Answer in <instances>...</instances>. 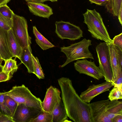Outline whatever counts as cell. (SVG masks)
I'll use <instances>...</instances> for the list:
<instances>
[{
	"label": "cell",
	"instance_id": "cell-25",
	"mask_svg": "<svg viewBox=\"0 0 122 122\" xmlns=\"http://www.w3.org/2000/svg\"><path fill=\"white\" fill-rule=\"evenodd\" d=\"M110 91L108 97L110 101L122 99V87L114 86Z\"/></svg>",
	"mask_w": 122,
	"mask_h": 122
},
{
	"label": "cell",
	"instance_id": "cell-15",
	"mask_svg": "<svg viewBox=\"0 0 122 122\" xmlns=\"http://www.w3.org/2000/svg\"><path fill=\"white\" fill-rule=\"evenodd\" d=\"M107 44L109 49L110 60L113 76L114 82L116 80L117 78L118 66L120 65L122 66L121 65L117 59L114 46L112 43Z\"/></svg>",
	"mask_w": 122,
	"mask_h": 122
},
{
	"label": "cell",
	"instance_id": "cell-12",
	"mask_svg": "<svg viewBox=\"0 0 122 122\" xmlns=\"http://www.w3.org/2000/svg\"><path fill=\"white\" fill-rule=\"evenodd\" d=\"M113 86V85L112 83L107 81L98 84H93L82 92L80 97L84 102L89 103L95 97L109 91Z\"/></svg>",
	"mask_w": 122,
	"mask_h": 122
},
{
	"label": "cell",
	"instance_id": "cell-32",
	"mask_svg": "<svg viewBox=\"0 0 122 122\" xmlns=\"http://www.w3.org/2000/svg\"><path fill=\"white\" fill-rule=\"evenodd\" d=\"M91 3L100 5H104L108 0H89Z\"/></svg>",
	"mask_w": 122,
	"mask_h": 122
},
{
	"label": "cell",
	"instance_id": "cell-29",
	"mask_svg": "<svg viewBox=\"0 0 122 122\" xmlns=\"http://www.w3.org/2000/svg\"><path fill=\"white\" fill-rule=\"evenodd\" d=\"M112 43L122 51V33L115 36L112 40Z\"/></svg>",
	"mask_w": 122,
	"mask_h": 122
},
{
	"label": "cell",
	"instance_id": "cell-10",
	"mask_svg": "<svg viewBox=\"0 0 122 122\" xmlns=\"http://www.w3.org/2000/svg\"><path fill=\"white\" fill-rule=\"evenodd\" d=\"M43 110L19 104L11 118L13 122H30Z\"/></svg>",
	"mask_w": 122,
	"mask_h": 122
},
{
	"label": "cell",
	"instance_id": "cell-16",
	"mask_svg": "<svg viewBox=\"0 0 122 122\" xmlns=\"http://www.w3.org/2000/svg\"><path fill=\"white\" fill-rule=\"evenodd\" d=\"M9 48L13 57L19 58L23 49L19 45L15 37L11 28L8 31Z\"/></svg>",
	"mask_w": 122,
	"mask_h": 122
},
{
	"label": "cell",
	"instance_id": "cell-1",
	"mask_svg": "<svg viewBox=\"0 0 122 122\" xmlns=\"http://www.w3.org/2000/svg\"><path fill=\"white\" fill-rule=\"evenodd\" d=\"M58 82L68 117L75 122H92L89 104L81 99L71 80L62 77L58 80Z\"/></svg>",
	"mask_w": 122,
	"mask_h": 122
},
{
	"label": "cell",
	"instance_id": "cell-17",
	"mask_svg": "<svg viewBox=\"0 0 122 122\" xmlns=\"http://www.w3.org/2000/svg\"><path fill=\"white\" fill-rule=\"evenodd\" d=\"M51 114L53 117L52 122H71L68 120L66 111L62 100L55 107Z\"/></svg>",
	"mask_w": 122,
	"mask_h": 122
},
{
	"label": "cell",
	"instance_id": "cell-19",
	"mask_svg": "<svg viewBox=\"0 0 122 122\" xmlns=\"http://www.w3.org/2000/svg\"><path fill=\"white\" fill-rule=\"evenodd\" d=\"M33 32L36 43L42 50H46L55 46L39 32L35 26H33Z\"/></svg>",
	"mask_w": 122,
	"mask_h": 122
},
{
	"label": "cell",
	"instance_id": "cell-4",
	"mask_svg": "<svg viewBox=\"0 0 122 122\" xmlns=\"http://www.w3.org/2000/svg\"><path fill=\"white\" fill-rule=\"evenodd\" d=\"M92 45L91 40L85 38L69 46L61 47V51L65 54L67 59L61 67H63L71 62L80 59L90 58L94 60L93 55L89 49V46Z\"/></svg>",
	"mask_w": 122,
	"mask_h": 122
},
{
	"label": "cell",
	"instance_id": "cell-38",
	"mask_svg": "<svg viewBox=\"0 0 122 122\" xmlns=\"http://www.w3.org/2000/svg\"><path fill=\"white\" fill-rule=\"evenodd\" d=\"M3 60L0 57V64L2 65V63Z\"/></svg>",
	"mask_w": 122,
	"mask_h": 122
},
{
	"label": "cell",
	"instance_id": "cell-22",
	"mask_svg": "<svg viewBox=\"0 0 122 122\" xmlns=\"http://www.w3.org/2000/svg\"><path fill=\"white\" fill-rule=\"evenodd\" d=\"M34 73L39 79H43L45 78L44 74L41 66L39 59L32 54Z\"/></svg>",
	"mask_w": 122,
	"mask_h": 122
},
{
	"label": "cell",
	"instance_id": "cell-24",
	"mask_svg": "<svg viewBox=\"0 0 122 122\" xmlns=\"http://www.w3.org/2000/svg\"><path fill=\"white\" fill-rule=\"evenodd\" d=\"M4 100L12 117L18 104L13 99L8 95H5L4 97Z\"/></svg>",
	"mask_w": 122,
	"mask_h": 122
},
{
	"label": "cell",
	"instance_id": "cell-5",
	"mask_svg": "<svg viewBox=\"0 0 122 122\" xmlns=\"http://www.w3.org/2000/svg\"><path fill=\"white\" fill-rule=\"evenodd\" d=\"M5 94L13 99L18 104H23L30 107L42 110L41 99L34 95L24 85L14 86Z\"/></svg>",
	"mask_w": 122,
	"mask_h": 122
},
{
	"label": "cell",
	"instance_id": "cell-11",
	"mask_svg": "<svg viewBox=\"0 0 122 122\" xmlns=\"http://www.w3.org/2000/svg\"><path fill=\"white\" fill-rule=\"evenodd\" d=\"M60 92L57 88L51 86L46 91L41 103L42 110L51 113L55 107L62 100Z\"/></svg>",
	"mask_w": 122,
	"mask_h": 122
},
{
	"label": "cell",
	"instance_id": "cell-37",
	"mask_svg": "<svg viewBox=\"0 0 122 122\" xmlns=\"http://www.w3.org/2000/svg\"><path fill=\"white\" fill-rule=\"evenodd\" d=\"M3 66L0 64V72L2 71Z\"/></svg>",
	"mask_w": 122,
	"mask_h": 122
},
{
	"label": "cell",
	"instance_id": "cell-7",
	"mask_svg": "<svg viewBox=\"0 0 122 122\" xmlns=\"http://www.w3.org/2000/svg\"><path fill=\"white\" fill-rule=\"evenodd\" d=\"M99 67L106 81L113 83V77L111 66L109 49L107 43L100 42L96 47Z\"/></svg>",
	"mask_w": 122,
	"mask_h": 122
},
{
	"label": "cell",
	"instance_id": "cell-21",
	"mask_svg": "<svg viewBox=\"0 0 122 122\" xmlns=\"http://www.w3.org/2000/svg\"><path fill=\"white\" fill-rule=\"evenodd\" d=\"M5 61L2 71L8 75L11 78L14 73L16 72L18 68L17 65V61L12 58Z\"/></svg>",
	"mask_w": 122,
	"mask_h": 122
},
{
	"label": "cell",
	"instance_id": "cell-34",
	"mask_svg": "<svg viewBox=\"0 0 122 122\" xmlns=\"http://www.w3.org/2000/svg\"><path fill=\"white\" fill-rule=\"evenodd\" d=\"M119 21L122 25V7L120 10L119 14L117 16Z\"/></svg>",
	"mask_w": 122,
	"mask_h": 122
},
{
	"label": "cell",
	"instance_id": "cell-9",
	"mask_svg": "<svg viewBox=\"0 0 122 122\" xmlns=\"http://www.w3.org/2000/svg\"><path fill=\"white\" fill-rule=\"evenodd\" d=\"M74 66L80 74L86 75L98 80L104 77L99 67L96 66L94 61H88L85 59L77 60L74 63Z\"/></svg>",
	"mask_w": 122,
	"mask_h": 122
},
{
	"label": "cell",
	"instance_id": "cell-31",
	"mask_svg": "<svg viewBox=\"0 0 122 122\" xmlns=\"http://www.w3.org/2000/svg\"><path fill=\"white\" fill-rule=\"evenodd\" d=\"M11 78L9 76L3 71L0 72V82L10 80Z\"/></svg>",
	"mask_w": 122,
	"mask_h": 122
},
{
	"label": "cell",
	"instance_id": "cell-2",
	"mask_svg": "<svg viewBox=\"0 0 122 122\" xmlns=\"http://www.w3.org/2000/svg\"><path fill=\"white\" fill-rule=\"evenodd\" d=\"M84 22L87 25L92 37L107 43L112 42V40L103 21L100 14L95 9H87L83 14Z\"/></svg>",
	"mask_w": 122,
	"mask_h": 122
},
{
	"label": "cell",
	"instance_id": "cell-26",
	"mask_svg": "<svg viewBox=\"0 0 122 122\" xmlns=\"http://www.w3.org/2000/svg\"><path fill=\"white\" fill-rule=\"evenodd\" d=\"M12 26V19L4 16L0 13V27L8 31L11 28Z\"/></svg>",
	"mask_w": 122,
	"mask_h": 122
},
{
	"label": "cell",
	"instance_id": "cell-18",
	"mask_svg": "<svg viewBox=\"0 0 122 122\" xmlns=\"http://www.w3.org/2000/svg\"><path fill=\"white\" fill-rule=\"evenodd\" d=\"M32 52L30 46L23 49L21 55L19 58L27 68L28 72L34 73Z\"/></svg>",
	"mask_w": 122,
	"mask_h": 122
},
{
	"label": "cell",
	"instance_id": "cell-36",
	"mask_svg": "<svg viewBox=\"0 0 122 122\" xmlns=\"http://www.w3.org/2000/svg\"><path fill=\"white\" fill-rule=\"evenodd\" d=\"M27 2H41L43 3L45 2L47 0H25Z\"/></svg>",
	"mask_w": 122,
	"mask_h": 122
},
{
	"label": "cell",
	"instance_id": "cell-13",
	"mask_svg": "<svg viewBox=\"0 0 122 122\" xmlns=\"http://www.w3.org/2000/svg\"><path fill=\"white\" fill-rule=\"evenodd\" d=\"M30 12L35 15L48 19L53 14L52 9L42 2H27Z\"/></svg>",
	"mask_w": 122,
	"mask_h": 122
},
{
	"label": "cell",
	"instance_id": "cell-23",
	"mask_svg": "<svg viewBox=\"0 0 122 122\" xmlns=\"http://www.w3.org/2000/svg\"><path fill=\"white\" fill-rule=\"evenodd\" d=\"M52 118L51 113L42 110L39 115L30 122H52Z\"/></svg>",
	"mask_w": 122,
	"mask_h": 122
},
{
	"label": "cell",
	"instance_id": "cell-28",
	"mask_svg": "<svg viewBox=\"0 0 122 122\" xmlns=\"http://www.w3.org/2000/svg\"><path fill=\"white\" fill-rule=\"evenodd\" d=\"M0 13L4 16L12 19L13 11L6 5L0 6Z\"/></svg>",
	"mask_w": 122,
	"mask_h": 122
},
{
	"label": "cell",
	"instance_id": "cell-6",
	"mask_svg": "<svg viewBox=\"0 0 122 122\" xmlns=\"http://www.w3.org/2000/svg\"><path fill=\"white\" fill-rule=\"evenodd\" d=\"M12 20L11 29L19 45L22 49L30 46L31 38L28 34L26 20L14 13Z\"/></svg>",
	"mask_w": 122,
	"mask_h": 122
},
{
	"label": "cell",
	"instance_id": "cell-39",
	"mask_svg": "<svg viewBox=\"0 0 122 122\" xmlns=\"http://www.w3.org/2000/svg\"><path fill=\"white\" fill-rule=\"evenodd\" d=\"M47 0L50 1L52 2H54L57 1L58 0Z\"/></svg>",
	"mask_w": 122,
	"mask_h": 122
},
{
	"label": "cell",
	"instance_id": "cell-14",
	"mask_svg": "<svg viewBox=\"0 0 122 122\" xmlns=\"http://www.w3.org/2000/svg\"><path fill=\"white\" fill-rule=\"evenodd\" d=\"M0 55L4 61L13 57L9 47L8 31L0 27Z\"/></svg>",
	"mask_w": 122,
	"mask_h": 122
},
{
	"label": "cell",
	"instance_id": "cell-33",
	"mask_svg": "<svg viewBox=\"0 0 122 122\" xmlns=\"http://www.w3.org/2000/svg\"><path fill=\"white\" fill-rule=\"evenodd\" d=\"M112 122H122V115L115 116L112 119Z\"/></svg>",
	"mask_w": 122,
	"mask_h": 122
},
{
	"label": "cell",
	"instance_id": "cell-40",
	"mask_svg": "<svg viewBox=\"0 0 122 122\" xmlns=\"http://www.w3.org/2000/svg\"><path fill=\"white\" fill-rule=\"evenodd\" d=\"M0 57H1V56H0Z\"/></svg>",
	"mask_w": 122,
	"mask_h": 122
},
{
	"label": "cell",
	"instance_id": "cell-8",
	"mask_svg": "<svg viewBox=\"0 0 122 122\" xmlns=\"http://www.w3.org/2000/svg\"><path fill=\"white\" fill-rule=\"evenodd\" d=\"M55 25V32L62 40L67 39L74 41L83 37V32L80 28L69 22L62 20L56 21Z\"/></svg>",
	"mask_w": 122,
	"mask_h": 122
},
{
	"label": "cell",
	"instance_id": "cell-20",
	"mask_svg": "<svg viewBox=\"0 0 122 122\" xmlns=\"http://www.w3.org/2000/svg\"><path fill=\"white\" fill-rule=\"evenodd\" d=\"M104 6L109 13L117 16L122 7V0H108Z\"/></svg>",
	"mask_w": 122,
	"mask_h": 122
},
{
	"label": "cell",
	"instance_id": "cell-30",
	"mask_svg": "<svg viewBox=\"0 0 122 122\" xmlns=\"http://www.w3.org/2000/svg\"><path fill=\"white\" fill-rule=\"evenodd\" d=\"M0 122H13L12 118L0 112Z\"/></svg>",
	"mask_w": 122,
	"mask_h": 122
},
{
	"label": "cell",
	"instance_id": "cell-27",
	"mask_svg": "<svg viewBox=\"0 0 122 122\" xmlns=\"http://www.w3.org/2000/svg\"><path fill=\"white\" fill-rule=\"evenodd\" d=\"M4 92H0V112L11 117L4 100Z\"/></svg>",
	"mask_w": 122,
	"mask_h": 122
},
{
	"label": "cell",
	"instance_id": "cell-3",
	"mask_svg": "<svg viewBox=\"0 0 122 122\" xmlns=\"http://www.w3.org/2000/svg\"><path fill=\"white\" fill-rule=\"evenodd\" d=\"M89 106L92 122H112L117 110L115 100L97 101Z\"/></svg>",
	"mask_w": 122,
	"mask_h": 122
},
{
	"label": "cell",
	"instance_id": "cell-35",
	"mask_svg": "<svg viewBox=\"0 0 122 122\" xmlns=\"http://www.w3.org/2000/svg\"><path fill=\"white\" fill-rule=\"evenodd\" d=\"M10 0H0V6L6 5Z\"/></svg>",
	"mask_w": 122,
	"mask_h": 122
}]
</instances>
